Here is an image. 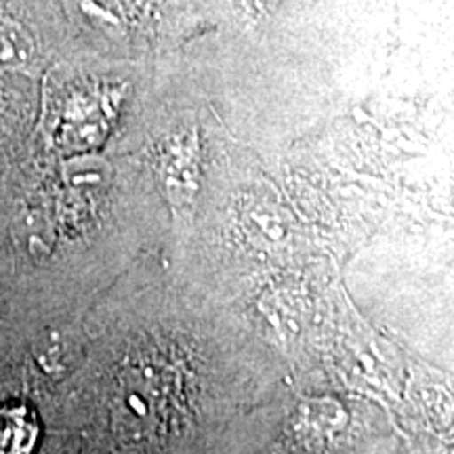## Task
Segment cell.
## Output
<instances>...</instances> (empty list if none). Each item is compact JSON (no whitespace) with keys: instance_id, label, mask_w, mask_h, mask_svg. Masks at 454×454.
I'll return each mask as SVG.
<instances>
[{"instance_id":"6da1fadb","label":"cell","mask_w":454,"mask_h":454,"mask_svg":"<svg viewBox=\"0 0 454 454\" xmlns=\"http://www.w3.org/2000/svg\"><path fill=\"white\" fill-rule=\"evenodd\" d=\"M41 326L0 274V402L24 395L27 348Z\"/></svg>"},{"instance_id":"277c9868","label":"cell","mask_w":454,"mask_h":454,"mask_svg":"<svg viewBox=\"0 0 454 454\" xmlns=\"http://www.w3.org/2000/svg\"><path fill=\"white\" fill-rule=\"evenodd\" d=\"M240 3H244L247 7H251V9H261L265 3H268V0H240Z\"/></svg>"},{"instance_id":"3957f363","label":"cell","mask_w":454,"mask_h":454,"mask_svg":"<svg viewBox=\"0 0 454 454\" xmlns=\"http://www.w3.org/2000/svg\"><path fill=\"white\" fill-rule=\"evenodd\" d=\"M34 57V43L20 24L0 20V70L24 67Z\"/></svg>"},{"instance_id":"7a4b0ae2","label":"cell","mask_w":454,"mask_h":454,"mask_svg":"<svg viewBox=\"0 0 454 454\" xmlns=\"http://www.w3.org/2000/svg\"><path fill=\"white\" fill-rule=\"evenodd\" d=\"M43 425L44 417L32 397L0 402V454H32L43 438Z\"/></svg>"}]
</instances>
